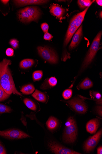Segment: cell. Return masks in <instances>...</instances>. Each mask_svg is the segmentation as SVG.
I'll return each instance as SVG.
<instances>
[{
    "label": "cell",
    "instance_id": "cell-1",
    "mask_svg": "<svg viewBox=\"0 0 102 154\" xmlns=\"http://www.w3.org/2000/svg\"><path fill=\"white\" fill-rule=\"evenodd\" d=\"M11 64V61L6 59L0 63V85L5 92L10 95L13 93L22 96V94L17 90L14 82L9 67Z\"/></svg>",
    "mask_w": 102,
    "mask_h": 154
},
{
    "label": "cell",
    "instance_id": "cell-2",
    "mask_svg": "<svg viewBox=\"0 0 102 154\" xmlns=\"http://www.w3.org/2000/svg\"><path fill=\"white\" fill-rule=\"evenodd\" d=\"M102 35V32H100L94 39L91 45L82 64L78 74L75 77V80L91 63L95 57L100 45V42Z\"/></svg>",
    "mask_w": 102,
    "mask_h": 154
},
{
    "label": "cell",
    "instance_id": "cell-3",
    "mask_svg": "<svg viewBox=\"0 0 102 154\" xmlns=\"http://www.w3.org/2000/svg\"><path fill=\"white\" fill-rule=\"evenodd\" d=\"M40 15L39 9L34 6L26 7L20 10L17 13L19 20L22 22L25 23L37 20Z\"/></svg>",
    "mask_w": 102,
    "mask_h": 154
},
{
    "label": "cell",
    "instance_id": "cell-4",
    "mask_svg": "<svg viewBox=\"0 0 102 154\" xmlns=\"http://www.w3.org/2000/svg\"><path fill=\"white\" fill-rule=\"evenodd\" d=\"M63 139L66 143H72L76 140L77 135V128L76 122L74 118L70 117L65 124Z\"/></svg>",
    "mask_w": 102,
    "mask_h": 154
},
{
    "label": "cell",
    "instance_id": "cell-5",
    "mask_svg": "<svg viewBox=\"0 0 102 154\" xmlns=\"http://www.w3.org/2000/svg\"><path fill=\"white\" fill-rule=\"evenodd\" d=\"M37 50L39 54L44 60L53 64L58 62L59 58L57 53L51 48L46 46H39Z\"/></svg>",
    "mask_w": 102,
    "mask_h": 154
},
{
    "label": "cell",
    "instance_id": "cell-6",
    "mask_svg": "<svg viewBox=\"0 0 102 154\" xmlns=\"http://www.w3.org/2000/svg\"><path fill=\"white\" fill-rule=\"evenodd\" d=\"M64 101L68 103L72 108L79 113L84 114L88 110L86 103L83 100L79 98L74 97L68 101Z\"/></svg>",
    "mask_w": 102,
    "mask_h": 154
},
{
    "label": "cell",
    "instance_id": "cell-7",
    "mask_svg": "<svg viewBox=\"0 0 102 154\" xmlns=\"http://www.w3.org/2000/svg\"><path fill=\"white\" fill-rule=\"evenodd\" d=\"M0 136L9 139H20L30 137L25 132L16 129L0 131Z\"/></svg>",
    "mask_w": 102,
    "mask_h": 154
},
{
    "label": "cell",
    "instance_id": "cell-8",
    "mask_svg": "<svg viewBox=\"0 0 102 154\" xmlns=\"http://www.w3.org/2000/svg\"><path fill=\"white\" fill-rule=\"evenodd\" d=\"M48 146L53 153L58 154H80L81 153L63 146L52 141H49Z\"/></svg>",
    "mask_w": 102,
    "mask_h": 154
},
{
    "label": "cell",
    "instance_id": "cell-9",
    "mask_svg": "<svg viewBox=\"0 0 102 154\" xmlns=\"http://www.w3.org/2000/svg\"><path fill=\"white\" fill-rule=\"evenodd\" d=\"M102 133V129H101L95 135L87 140L83 146L85 152L89 153L93 150L99 141Z\"/></svg>",
    "mask_w": 102,
    "mask_h": 154
},
{
    "label": "cell",
    "instance_id": "cell-10",
    "mask_svg": "<svg viewBox=\"0 0 102 154\" xmlns=\"http://www.w3.org/2000/svg\"><path fill=\"white\" fill-rule=\"evenodd\" d=\"M90 6L87 7L83 11L73 17L70 21L68 27H76L78 29L82 23L86 14Z\"/></svg>",
    "mask_w": 102,
    "mask_h": 154
},
{
    "label": "cell",
    "instance_id": "cell-11",
    "mask_svg": "<svg viewBox=\"0 0 102 154\" xmlns=\"http://www.w3.org/2000/svg\"><path fill=\"white\" fill-rule=\"evenodd\" d=\"M83 36V26L81 25L75 33L69 47L70 50L75 48L80 43Z\"/></svg>",
    "mask_w": 102,
    "mask_h": 154
},
{
    "label": "cell",
    "instance_id": "cell-12",
    "mask_svg": "<svg viewBox=\"0 0 102 154\" xmlns=\"http://www.w3.org/2000/svg\"><path fill=\"white\" fill-rule=\"evenodd\" d=\"M100 121L98 119H92L88 122L86 125V130L87 132L94 134L99 127Z\"/></svg>",
    "mask_w": 102,
    "mask_h": 154
},
{
    "label": "cell",
    "instance_id": "cell-13",
    "mask_svg": "<svg viewBox=\"0 0 102 154\" xmlns=\"http://www.w3.org/2000/svg\"><path fill=\"white\" fill-rule=\"evenodd\" d=\"M50 8L51 13L58 19L61 18L65 11L64 9L56 4L51 5Z\"/></svg>",
    "mask_w": 102,
    "mask_h": 154
},
{
    "label": "cell",
    "instance_id": "cell-14",
    "mask_svg": "<svg viewBox=\"0 0 102 154\" xmlns=\"http://www.w3.org/2000/svg\"><path fill=\"white\" fill-rule=\"evenodd\" d=\"M57 80L55 77H52L46 79L42 83L40 88L43 90H46L55 86L57 84Z\"/></svg>",
    "mask_w": 102,
    "mask_h": 154
},
{
    "label": "cell",
    "instance_id": "cell-15",
    "mask_svg": "<svg viewBox=\"0 0 102 154\" xmlns=\"http://www.w3.org/2000/svg\"><path fill=\"white\" fill-rule=\"evenodd\" d=\"M78 29L76 27H68L64 41V48L67 46L72 36L74 35Z\"/></svg>",
    "mask_w": 102,
    "mask_h": 154
},
{
    "label": "cell",
    "instance_id": "cell-16",
    "mask_svg": "<svg viewBox=\"0 0 102 154\" xmlns=\"http://www.w3.org/2000/svg\"><path fill=\"white\" fill-rule=\"evenodd\" d=\"M48 129L52 131L56 129L59 125V122L55 118L51 116L49 118L46 123Z\"/></svg>",
    "mask_w": 102,
    "mask_h": 154
},
{
    "label": "cell",
    "instance_id": "cell-17",
    "mask_svg": "<svg viewBox=\"0 0 102 154\" xmlns=\"http://www.w3.org/2000/svg\"><path fill=\"white\" fill-rule=\"evenodd\" d=\"M32 96L36 100L43 103H45L47 98L45 94L37 90L32 94Z\"/></svg>",
    "mask_w": 102,
    "mask_h": 154
},
{
    "label": "cell",
    "instance_id": "cell-18",
    "mask_svg": "<svg viewBox=\"0 0 102 154\" xmlns=\"http://www.w3.org/2000/svg\"><path fill=\"white\" fill-rule=\"evenodd\" d=\"M93 85L92 82L89 78H86L80 84L78 88L80 89L86 90L92 88Z\"/></svg>",
    "mask_w": 102,
    "mask_h": 154
},
{
    "label": "cell",
    "instance_id": "cell-19",
    "mask_svg": "<svg viewBox=\"0 0 102 154\" xmlns=\"http://www.w3.org/2000/svg\"><path fill=\"white\" fill-rule=\"evenodd\" d=\"M35 63V61L33 59H25L22 60L20 63V68L27 69L32 67Z\"/></svg>",
    "mask_w": 102,
    "mask_h": 154
},
{
    "label": "cell",
    "instance_id": "cell-20",
    "mask_svg": "<svg viewBox=\"0 0 102 154\" xmlns=\"http://www.w3.org/2000/svg\"><path fill=\"white\" fill-rule=\"evenodd\" d=\"M35 90V88L34 86L31 84H29L23 87L21 91L24 94L29 95L32 94Z\"/></svg>",
    "mask_w": 102,
    "mask_h": 154
},
{
    "label": "cell",
    "instance_id": "cell-21",
    "mask_svg": "<svg viewBox=\"0 0 102 154\" xmlns=\"http://www.w3.org/2000/svg\"><path fill=\"white\" fill-rule=\"evenodd\" d=\"M95 1H92L90 0H79L77 3L80 8L83 9H86L87 7L91 6Z\"/></svg>",
    "mask_w": 102,
    "mask_h": 154
},
{
    "label": "cell",
    "instance_id": "cell-22",
    "mask_svg": "<svg viewBox=\"0 0 102 154\" xmlns=\"http://www.w3.org/2000/svg\"><path fill=\"white\" fill-rule=\"evenodd\" d=\"M23 101L25 105L29 109L34 111L36 110V105L34 102L30 99L26 98Z\"/></svg>",
    "mask_w": 102,
    "mask_h": 154
},
{
    "label": "cell",
    "instance_id": "cell-23",
    "mask_svg": "<svg viewBox=\"0 0 102 154\" xmlns=\"http://www.w3.org/2000/svg\"><path fill=\"white\" fill-rule=\"evenodd\" d=\"M42 76L43 72L42 71H36L33 73V78L34 81H39L41 79Z\"/></svg>",
    "mask_w": 102,
    "mask_h": 154
},
{
    "label": "cell",
    "instance_id": "cell-24",
    "mask_svg": "<svg viewBox=\"0 0 102 154\" xmlns=\"http://www.w3.org/2000/svg\"><path fill=\"white\" fill-rule=\"evenodd\" d=\"M12 110L9 106L2 103H0V114L10 113Z\"/></svg>",
    "mask_w": 102,
    "mask_h": 154
},
{
    "label": "cell",
    "instance_id": "cell-25",
    "mask_svg": "<svg viewBox=\"0 0 102 154\" xmlns=\"http://www.w3.org/2000/svg\"><path fill=\"white\" fill-rule=\"evenodd\" d=\"M10 95L7 94L0 85V102L4 101L9 97Z\"/></svg>",
    "mask_w": 102,
    "mask_h": 154
},
{
    "label": "cell",
    "instance_id": "cell-26",
    "mask_svg": "<svg viewBox=\"0 0 102 154\" xmlns=\"http://www.w3.org/2000/svg\"><path fill=\"white\" fill-rule=\"evenodd\" d=\"M48 1H43V0H28V5H39L45 4L48 2Z\"/></svg>",
    "mask_w": 102,
    "mask_h": 154
},
{
    "label": "cell",
    "instance_id": "cell-27",
    "mask_svg": "<svg viewBox=\"0 0 102 154\" xmlns=\"http://www.w3.org/2000/svg\"><path fill=\"white\" fill-rule=\"evenodd\" d=\"M72 91L71 89H68L65 90L63 93V96L66 100L69 99L71 97Z\"/></svg>",
    "mask_w": 102,
    "mask_h": 154
},
{
    "label": "cell",
    "instance_id": "cell-28",
    "mask_svg": "<svg viewBox=\"0 0 102 154\" xmlns=\"http://www.w3.org/2000/svg\"><path fill=\"white\" fill-rule=\"evenodd\" d=\"M9 44L14 49H16L19 46V42L16 39H12L10 40Z\"/></svg>",
    "mask_w": 102,
    "mask_h": 154
},
{
    "label": "cell",
    "instance_id": "cell-29",
    "mask_svg": "<svg viewBox=\"0 0 102 154\" xmlns=\"http://www.w3.org/2000/svg\"><path fill=\"white\" fill-rule=\"evenodd\" d=\"M13 1L18 6H24L28 5V0H17Z\"/></svg>",
    "mask_w": 102,
    "mask_h": 154
},
{
    "label": "cell",
    "instance_id": "cell-30",
    "mask_svg": "<svg viewBox=\"0 0 102 154\" xmlns=\"http://www.w3.org/2000/svg\"><path fill=\"white\" fill-rule=\"evenodd\" d=\"M41 28L42 31L45 33L48 32L49 26L46 23H43L41 25Z\"/></svg>",
    "mask_w": 102,
    "mask_h": 154
},
{
    "label": "cell",
    "instance_id": "cell-31",
    "mask_svg": "<svg viewBox=\"0 0 102 154\" xmlns=\"http://www.w3.org/2000/svg\"><path fill=\"white\" fill-rule=\"evenodd\" d=\"M92 96L95 98L96 100H100L101 99V94L97 92L93 91L92 93Z\"/></svg>",
    "mask_w": 102,
    "mask_h": 154
},
{
    "label": "cell",
    "instance_id": "cell-32",
    "mask_svg": "<svg viewBox=\"0 0 102 154\" xmlns=\"http://www.w3.org/2000/svg\"><path fill=\"white\" fill-rule=\"evenodd\" d=\"M6 53L8 57H12L13 55L14 51L11 48H8L7 49Z\"/></svg>",
    "mask_w": 102,
    "mask_h": 154
},
{
    "label": "cell",
    "instance_id": "cell-33",
    "mask_svg": "<svg viewBox=\"0 0 102 154\" xmlns=\"http://www.w3.org/2000/svg\"><path fill=\"white\" fill-rule=\"evenodd\" d=\"M53 37L52 35L48 32L45 33L43 37L44 39L46 40H50Z\"/></svg>",
    "mask_w": 102,
    "mask_h": 154
},
{
    "label": "cell",
    "instance_id": "cell-34",
    "mask_svg": "<svg viewBox=\"0 0 102 154\" xmlns=\"http://www.w3.org/2000/svg\"><path fill=\"white\" fill-rule=\"evenodd\" d=\"M7 154L6 150L1 142H0V154Z\"/></svg>",
    "mask_w": 102,
    "mask_h": 154
},
{
    "label": "cell",
    "instance_id": "cell-35",
    "mask_svg": "<svg viewBox=\"0 0 102 154\" xmlns=\"http://www.w3.org/2000/svg\"><path fill=\"white\" fill-rule=\"evenodd\" d=\"M96 109L98 115L101 117H102V106H98L96 107Z\"/></svg>",
    "mask_w": 102,
    "mask_h": 154
},
{
    "label": "cell",
    "instance_id": "cell-36",
    "mask_svg": "<svg viewBox=\"0 0 102 154\" xmlns=\"http://www.w3.org/2000/svg\"><path fill=\"white\" fill-rule=\"evenodd\" d=\"M97 154H102V147L101 146H100L97 149Z\"/></svg>",
    "mask_w": 102,
    "mask_h": 154
},
{
    "label": "cell",
    "instance_id": "cell-37",
    "mask_svg": "<svg viewBox=\"0 0 102 154\" xmlns=\"http://www.w3.org/2000/svg\"><path fill=\"white\" fill-rule=\"evenodd\" d=\"M96 2L97 4L99 6H102V1L101 0H97V1H96Z\"/></svg>",
    "mask_w": 102,
    "mask_h": 154
},
{
    "label": "cell",
    "instance_id": "cell-38",
    "mask_svg": "<svg viewBox=\"0 0 102 154\" xmlns=\"http://www.w3.org/2000/svg\"><path fill=\"white\" fill-rule=\"evenodd\" d=\"M1 2L3 4H4L5 5H6L8 3V2H9V1H6V0H5V1H4V0H3V1H1Z\"/></svg>",
    "mask_w": 102,
    "mask_h": 154
},
{
    "label": "cell",
    "instance_id": "cell-39",
    "mask_svg": "<svg viewBox=\"0 0 102 154\" xmlns=\"http://www.w3.org/2000/svg\"><path fill=\"white\" fill-rule=\"evenodd\" d=\"M100 14H101V15H100V16L101 17V18H102V11H101V13H100Z\"/></svg>",
    "mask_w": 102,
    "mask_h": 154
}]
</instances>
